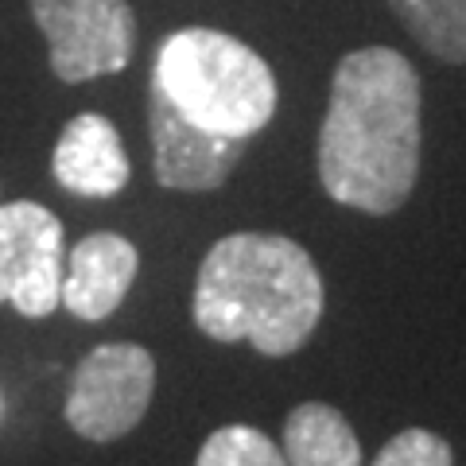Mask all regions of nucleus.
Instances as JSON below:
<instances>
[{
    "label": "nucleus",
    "mask_w": 466,
    "mask_h": 466,
    "mask_svg": "<svg viewBox=\"0 0 466 466\" xmlns=\"http://www.w3.org/2000/svg\"><path fill=\"white\" fill-rule=\"evenodd\" d=\"M323 191L361 214L400 210L420 179V75L392 47L350 51L319 133Z\"/></svg>",
    "instance_id": "nucleus-1"
},
{
    "label": "nucleus",
    "mask_w": 466,
    "mask_h": 466,
    "mask_svg": "<svg viewBox=\"0 0 466 466\" xmlns=\"http://www.w3.org/2000/svg\"><path fill=\"white\" fill-rule=\"evenodd\" d=\"M323 303V276L299 241L245 229L202 257L191 311L214 342H253L257 354L288 358L308 346Z\"/></svg>",
    "instance_id": "nucleus-2"
},
{
    "label": "nucleus",
    "mask_w": 466,
    "mask_h": 466,
    "mask_svg": "<svg viewBox=\"0 0 466 466\" xmlns=\"http://www.w3.org/2000/svg\"><path fill=\"white\" fill-rule=\"evenodd\" d=\"M152 82L195 125L249 140L276 113V78L241 39L214 27H179L156 51Z\"/></svg>",
    "instance_id": "nucleus-3"
},
{
    "label": "nucleus",
    "mask_w": 466,
    "mask_h": 466,
    "mask_svg": "<svg viewBox=\"0 0 466 466\" xmlns=\"http://www.w3.org/2000/svg\"><path fill=\"white\" fill-rule=\"evenodd\" d=\"M156 358L133 342L94 346L78 361L66 392V424L90 443H113L133 431L152 404Z\"/></svg>",
    "instance_id": "nucleus-4"
},
{
    "label": "nucleus",
    "mask_w": 466,
    "mask_h": 466,
    "mask_svg": "<svg viewBox=\"0 0 466 466\" xmlns=\"http://www.w3.org/2000/svg\"><path fill=\"white\" fill-rule=\"evenodd\" d=\"M32 16L47 35L55 78L70 86L116 75L133 58L137 16L128 0H32Z\"/></svg>",
    "instance_id": "nucleus-5"
},
{
    "label": "nucleus",
    "mask_w": 466,
    "mask_h": 466,
    "mask_svg": "<svg viewBox=\"0 0 466 466\" xmlns=\"http://www.w3.org/2000/svg\"><path fill=\"white\" fill-rule=\"evenodd\" d=\"M63 222L32 198L0 207V303L47 319L63 303Z\"/></svg>",
    "instance_id": "nucleus-6"
},
{
    "label": "nucleus",
    "mask_w": 466,
    "mask_h": 466,
    "mask_svg": "<svg viewBox=\"0 0 466 466\" xmlns=\"http://www.w3.org/2000/svg\"><path fill=\"white\" fill-rule=\"evenodd\" d=\"M148 133H152V171L167 191H218L245 152L241 137H222L195 125L167 101V94L152 82L148 90Z\"/></svg>",
    "instance_id": "nucleus-7"
},
{
    "label": "nucleus",
    "mask_w": 466,
    "mask_h": 466,
    "mask_svg": "<svg viewBox=\"0 0 466 466\" xmlns=\"http://www.w3.org/2000/svg\"><path fill=\"white\" fill-rule=\"evenodd\" d=\"M140 272L137 245L121 233H86L63 268V308L82 323H101L125 303Z\"/></svg>",
    "instance_id": "nucleus-8"
},
{
    "label": "nucleus",
    "mask_w": 466,
    "mask_h": 466,
    "mask_svg": "<svg viewBox=\"0 0 466 466\" xmlns=\"http://www.w3.org/2000/svg\"><path fill=\"white\" fill-rule=\"evenodd\" d=\"M55 183L82 198H113L128 187V152L109 116L78 113L70 116L51 156Z\"/></svg>",
    "instance_id": "nucleus-9"
},
{
    "label": "nucleus",
    "mask_w": 466,
    "mask_h": 466,
    "mask_svg": "<svg viewBox=\"0 0 466 466\" xmlns=\"http://www.w3.org/2000/svg\"><path fill=\"white\" fill-rule=\"evenodd\" d=\"M284 459L288 466H361V443L339 408L308 400L284 420Z\"/></svg>",
    "instance_id": "nucleus-10"
},
{
    "label": "nucleus",
    "mask_w": 466,
    "mask_h": 466,
    "mask_svg": "<svg viewBox=\"0 0 466 466\" xmlns=\"http://www.w3.org/2000/svg\"><path fill=\"white\" fill-rule=\"evenodd\" d=\"M404 32L443 63H466V0H389Z\"/></svg>",
    "instance_id": "nucleus-11"
},
{
    "label": "nucleus",
    "mask_w": 466,
    "mask_h": 466,
    "mask_svg": "<svg viewBox=\"0 0 466 466\" xmlns=\"http://www.w3.org/2000/svg\"><path fill=\"white\" fill-rule=\"evenodd\" d=\"M195 466H288L284 451L249 424H226L202 443Z\"/></svg>",
    "instance_id": "nucleus-12"
},
{
    "label": "nucleus",
    "mask_w": 466,
    "mask_h": 466,
    "mask_svg": "<svg viewBox=\"0 0 466 466\" xmlns=\"http://www.w3.org/2000/svg\"><path fill=\"white\" fill-rule=\"evenodd\" d=\"M451 443L428 428H408L381 447L373 466H451Z\"/></svg>",
    "instance_id": "nucleus-13"
}]
</instances>
